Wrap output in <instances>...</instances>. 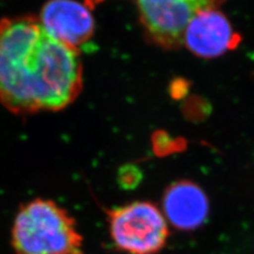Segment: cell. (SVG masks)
Segmentation results:
<instances>
[{
    "mask_svg": "<svg viewBox=\"0 0 254 254\" xmlns=\"http://www.w3.org/2000/svg\"><path fill=\"white\" fill-rule=\"evenodd\" d=\"M83 87L76 49L31 16L0 21V103L17 115L66 108Z\"/></svg>",
    "mask_w": 254,
    "mask_h": 254,
    "instance_id": "1",
    "label": "cell"
},
{
    "mask_svg": "<svg viewBox=\"0 0 254 254\" xmlns=\"http://www.w3.org/2000/svg\"><path fill=\"white\" fill-rule=\"evenodd\" d=\"M11 245L16 254H85L76 220L52 199L35 198L19 206Z\"/></svg>",
    "mask_w": 254,
    "mask_h": 254,
    "instance_id": "2",
    "label": "cell"
},
{
    "mask_svg": "<svg viewBox=\"0 0 254 254\" xmlns=\"http://www.w3.org/2000/svg\"><path fill=\"white\" fill-rule=\"evenodd\" d=\"M105 214L110 240L124 254H158L168 243V221L153 202L132 201Z\"/></svg>",
    "mask_w": 254,
    "mask_h": 254,
    "instance_id": "3",
    "label": "cell"
},
{
    "mask_svg": "<svg viewBox=\"0 0 254 254\" xmlns=\"http://www.w3.org/2000/svg\"><path fill=\"white\" fill-rule=\"evenodd\" d=\"M225 0H137L140 19L154 44L164 49L182 45L190 20L200 11L217 9Z\"/></svg>",
    "mask_w": 254,
    "mask_h": 254,
    "instance_id": "4",
    "label": "cell"
},
{
    "mask_svg": "<svg viewBox=\"0 0 254 254\" xmlns=\"http://www.w3.org/2000/svg\"><path fill=\"white\" fill-rule=\"evenodd\" d=\"M241 36L233 30L225 14L217 9L198 12L190 20L182 44L196 57L210 60L220 57L238 46Z\"/></svg>",
    "mask_w": 254,
    "mask_h": 254,
    "instance_id": "5",
    "label": "cell"
},
{
    "mask_svg": "<svg viewBox=\"0 0 254 254\" xmlns=\"http://www.w3.org/2000/svg\"><path fill=\"white\" fill-rule=\"evenodd\" d=\"M90 10L76 0H50L44 5L39 21L51 37L77 50L93 35Z\"/></svg>",
    "mask_w": 254,
    "mask_h": 254,
    "instance_id": "6",
    "label": "cell"
},
{
    "mask_svg": "<svg viewBox=\"0 0 254 254\" xmlns=\"http://www.w3.org/2000/svg\"><path fill=\"white\" fill-rule=\"evenodd\" d=\"M210 203L203 190L190 180H180L165 190L162 213L170 224L184 231L200 228L208 218Z\"/></svg>",
    "mask_w": 254,
    "mask_h": 254,
    "instance_id": "7",
    "label": "cell"
},
{
    "mask_svg": "<svg viewBox=\"0 0 254 254\" xmlns=\"http://www.w3.org/2000/svg\"><path fill=\"white\" fill-rule=\"evenodd\" d=\"M142 180L141 171L134 165H124L119 170L118 181L121 188L125 190H131L137 188Z\"/></svg>",
    "mask_w": 254,
    "mask_h": 254,
    "instance_id": "8",
    "label": "cell"
},
{
    "mask_svg": "<svg viewBox=\"0 0 254 254\" xmlns=\"http://www.w3.org/2000/svg\"><path fill=\"white\" fill-rule=\"evenodd\" d=\"M103 1H105V0H85V4L88 7H90V9H92V7H94L95 5Z\"/></svg>",
    "mask_w": 254,
    "mask_h": 254,
    "instance_id": "9",
    "label": "cell"
}]
</instances>
